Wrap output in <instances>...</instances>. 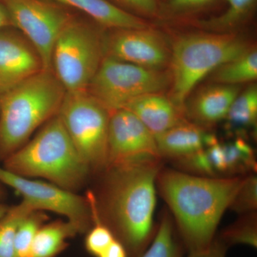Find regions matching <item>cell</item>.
Masks as SVG:
<instances>
[{
    "label": "cell",
    "instance_id": "cell-12",
    "mask_svg": "<svg viewBox=\"0 0 257 257\" xmlns=\"http://www.w3.org/2000/svg\"><path fill=\"white\" fill-rule=\"evenodd\" d=\"M109 111L106 168L162 160L155 136L136 115L124 108Z\"/></svg>",
    "mask_w": 257,
    "mask_h": 257
},
{
    "label": "cell",
    "instance_id": "cell-5",
    "mask_svg": "<svg viewBox=\"0 0 257 257\" xmlns=\"http://www.w3.org/2000/svg\"><path fill=\"white\" fill-rule=\"evenodd\" d=\"M253 45L236 32H202L177 37L171 45L168 96L184 111V104L198 83L221 64L246 52Z\"/></svg>",
    "mask_w": 257,
    "mask_h": 257
},
{
    "label": "cell",
    "instance_id": "cell-32",
    "mask_svg": "<svg viewBox=\"0 0 257 257\" xmlns=\"http://www.w3.org/2000/svg\"><path fill=\"white\" fill-rule=\"evenodd\" d=\"M97 257H128V253L124 245L115 239Z\"/></svg>",
    "mask_w": 257,
    "mask_h": 257
},
{
    "label": "cell",
    "instance_id": "cell-18",
    "mask_svg": "<svg viewBox=\"0 0 257 257\" xmlns=\"http://www.w3.org/2000/svg\"><path fill=\"white\" fill-rule=\"evenodd\" d=\"M78 234V229L67 220L44 224L34 239L30 257L57 256L68 246L67 240Z\"/></svg>",
    "mask_w": 257,
    "mask_h": 257
},
{
    "label": "cell",
    "instance_id": "cell-19",
    "mask_svg": "<svg viewBox=\"0 0 257 257\" xmlns=\"http://www.w3.org/2000/svg\"><path fill=\"white\" fill-rule=\"evenodd\" d=\"M211 83L239 86L257 79V50L253 45L246 52L225 62L209 74Z\"/></svg>",
    "mask_w": 257,
    "mask_h": 257
},
{
    "label": "cell",
    "instance_id": "cell-35",
    "mask_svg": "<svg viewBox=\"0 0 257 257\" xmlns=\"http://www.w3.org/2000/svg\"><path fill=\"white\" fill-rule=\"evenodd\" d=\"M5 196H6V192H5L4 188H3V184L0 183V202H3Z\"/></svg>",
    "mask_w": 257,
    "mask_h": 257
},
{
    "label": "cell",
    "instance_id": "cell-26",
    "mask_svg": "<svg viewBox=\"0 0 257 257\" xmlns=\"http://www.w3.org/2000/svg\"><path fill=\"white\" fill-rule=\"evenodd\" d=\"M48 219L43 211H34L21 221L15 236L17 257H30L31 248L37 231Z\"/></svg>",
    "mask_w": 257,
    "mask_h": 257
},
{
    "label": "cell",
    "instance_id": "cell-10",
    "mask_svg": "<svg viewBox=\"0 0 257 257\" xmlns=\"http://www.w3.org/2000/svg\"><path fill=\"white\" fill-rule=\"evenodd\" d=\"M0 183L14 189L35 210L49 211L60 214L78 229L87 233L92 226V214L87 197L43 181L35 180L0 167Z\"/></svg>",
    "mask_w": 257,
    "mask_h": 257
},
{
    "label": "cell",
    "instance_id": "cell-13",
    "mask_svg": "<svg viewBox=\"0 0 257 257\" xmlns=\"http://www.w3.org/2000/svg\"><path fill=\"white\" fill-rule=\"evenodd\" d=\"M43 69L40 54L21 32L0 29V95Z\"/></svg>",
    "mask_w": 257,
    "mask_h": 257
},
{
    "label": "cell",
    "instance_id": "cell-22",
    "mask_svg": "<svg viewBox=\"0 0 257 257\" xmlns=\"http://www.w3.org/2000/svg\"><path fill=\"white\" fill-rule=\"evenodd\" d=\"M184 249L182 242L176 236L172 219L166 212L151 243L140 257H182Z\"/></svg>",
    "mask_w": 257,
    "mask_h": 257
},
{
    "label": "cell",
    "instance_id": "cell-30",
    "mask_svg": "<svg viewBox=\"0 0 257 257\" xmlns=\"http://www.w3.org/2000/svg\"><path fill=\"white\" fill-rule=\"evenodd\" d=\"M175 162L182 170L187 171L186 173L203 177H216V172L204 149Z\"/></svg>",
    "mask_w": 257,
    "mask_h": 257
},
{
    "label": "cell",
    "instance_id": "cell-20",
    "mask_svg": "<svg viewBox=\"0 0 257 257\" xmlns=\"http://www.w3.org/2000/svg\"><path fill=\"white\" fill-rule=\"evenodd\" d=\"M256 0H226V10L218 16L194 20L193 25L203 31L230 33L236 32L250 18Z\"/></svg>",
    "mask_w": 257,
    "mask_h": 257
},
{
    "label": "cell",
    "instance_id": "cell-8",
    "mask_svg": "<svg viewBox=\"0 0 257 257\" xmlns=\"http://www.w3.org/2000/svg\"><path fill=\"white\" fill-rule=\"evenodd\" d=\"M170 85L169 69H147L104 57L86 91L112 111L144 94L165 92Z\"/></svg>",
    "mask_w": 257,
    "mask_h": 257
},
{
    "label": "cell",
    "instance_id": "cell-31",
    "mask_svg": "<svg viewBox=\"0 0 257 257\" xmlns=\"http://www.w3.org/2000/svg\"><path fill=\"white\" fill-rule=\"evenodd\" d=\"M228 248L224 243L215 236L207 248L198 252L188 253L187 257H226Z\"/></svg>",
    "mask_w": 257,
    "mask_h": 257
},
{
    "label": "cell",
    "instance_id": "cell-4",
    "mask_svg": "<svg viewBox=\"0 0 257 257\" xmlns=\"http://www.w3.org/2000/svg\"><path fill=\"white\" fill-rule=\"evenodd\" d=\"M5 170L27 178H42L76 192L91 171L81 158L59 115L3 162Z\"/></svg>",
    "mask_w": 257,
    "mask_h": 257
},
{
    "label": "cell",
    "instance_id": "cell-7",
    "mask_svg": "<svg viewBox=\"0 0 257 257\" xmlns=\"http://www.w3.org/2000/svg\"><path fill=\"white\" fill-rule=\"evenodd\" d=\"M59 116L91 172L105 170L110 111L87 91L67 92Z\"/></svg>",
    "mask_w": 257,
    "mask_h": 257
},
{
    "label": "cell",
    "instance_id": "cell-14",
    "mask_svg": "<svg viewBox=\"0 0 257 257\" xmlns=\"http://www.w3.org/2000/svg\"><path fill=\"white\" fill-rule=\"evenodd\" d=\"M239 86L216 84L202 87L189 96L184 104V114L193 124L208 128L226 119L235 98L241 92Z\"/></svg>",
    "mask_w": 257,
    "mask_h": 257
},
{
    "label": "cell",
    "instance_id": "cell-21",
    "mask_svg": "<svg viewBox=\"0 0 257 257\" xmlns=\"http://www.w3.org/2000/svg\"><path fill=\"white\" fill-rule=\"evenodd\" d=\"M228 128L241 130L254 128L257 122V87L256 84L240 92L226 115Z\"/></svg>",
    "mask_w": 257,
    "mask_h": 257
},
{
    "label": "cell",
    "instance_id": "cell-1",
    "mask_svg": "<svg viewBox=\"0 0 257 257\" xmlns=\"http://www.w3.org/2000/svg\"><path fill=\"white\" fill-rule=\"evenodd\" d=\"M162 160L106 167L94 207L100 220L124 245L128 257H140L156 229L157 177Z\"/></svg>",
    "mask_w": 257,
    "mask_h": 257
},
{
    "label": "cell",
    "instance_id": "cell-9",
    "mask_svg": "<svg viewBox=\"0 0 257 257\" xmlns=\"http://www.w3.org/2000/svg\"><path fill=\"white\" fill-rule=\"evenodd\" d=\"M13 26L40 54L44 69L52 70V50L59 34L74 16L68 8L45 0H0Z\"/></svg>",
    "mask_w": 257,
    "mask_h": 257
},
{
    "label": "cell",
    "instance_id": "cell-33",
    "mask_svg": "<svg viewBox=\"0 0 257 257\" xmlns=\"http://www.w3.org/2000/svg\"><path fill=\"white\" fill-rule=\"evenodd\" d=\"M8 27H13V24L6 10L0 5V29L8 28Z\"/></svg>",
    "mask_w": 257,
    "mask_h": 257
},
{
    "label": "cell",
    "instance_id": "cell-25",
    "mask_svg": "<svg viewBox=\"0 0 257 257\" xmlns=\"http://www.w3.org/2000/svg\"><path fill=\"white\" fill-rule=\"evenodd\" d=\"M226 173H244L256 170V161L252 147L243 138L222 144Z\"/></svg>",
    "mask_w": 257,
    "mask_h": 257
},
{
    "label": "cell",
    "instance_id": "cell-29",
    "mask_svg": "<svg viewBox=\"0 0 257 257\" xmlns=\"http://www.w3.org/2000/svg\"><path fill=\"white\" fill-rule=\"evenodd\" d=\"M125 13L138 18H157L160 16L161 5L159 0H108Z\"/></svg>",
    "mask_w": 257,
    "mask_h": 257
},
{
    "label": "cell",
    "instance_id": "cell-2",
    "mask_svg": "<svg viewBox=\"0 0 257 257\" xmlns=\"http://www.w3.org/2000/svg\"><path fill=\"white\" fill-rule=\"evenodd\" d=\"M243 177H203L163 169L157 188L175 217L181 242L187 253L207 248Z\"/></svg>",
    "mask_w": 257,
    "mask_h": 257
},
{
    "label": "cell",
    "instance_id": "cell-11",
    "mask_svg": "<svg viewBox=\"0 0 257 257\" xmlns=\"http://www.w3.org/2000/svg\"><path fill=\"white\" fill-rule=\"evenodd\" d=\"M172 46L167 37L153 27L111 29L104 33V54L147 69L165 70L170 67Z\"/></svg>",
    "mask_w": 257,
    "mask_h": 257
},
{
    "label": "cell",
    "instance_id": "cell-24",
    "mask_svg": "<svg viewBox=\"0 0 257 257\" xmlns=\"http://www.w3.org/2000/svg\"><path fill=\"white\" fill-rule=\"evenodd\" d=\"M228 247L236 244L257 247L256 211L243 214L242 217L225 228L217 236Z\"/></svg>",
    "mask_w": 257,
    "mask_h": 257
},
{
    "label": "cell",
    "instance_id": "cell-28",
    "mask_svg": "<svg viewBox=\"0 0 257 257\" xmlns=\"http://www.w3.org/2000/svg\"><path fill=\"white\" fill-rule=\"evenodd\" d=\"M216 0H168L161 5L159 18H180L186 15L197 13L215 3Z\"/></svg>",
    "mask_w": 257,
    "mask_h": 257
},
{
    "label": "cell",
    "instance_id": "cell-27",
    "mask_svg": "<svg viewBox=\"0 0 257 257\" xmlns=\"http://www.w3.org/2000/svg\"><path fill=\"white\" fill-rule=\"evenodd\" d=\"M257 208V177L254 175L243 178L242 184L229 209L245 214L256 211Z\"/></svg>",
    "mask_w": 257,
    "mask_h": 257
},
{
    "label": "cell",
    "instance_id": "cell-15",
    "mask_svg": "<svg viewBox=\"0 0 257 257\" xmlns=\"http://www.w3.org/2000/svg\"><path fill=\"white\" fill-rule=\"evenodd\" d=\"M124 109L136 115L155 137L189 121L184 111L165 92L138 96L130 101Z\"/></svg>",
    "mask_w": 257,
    "mask_h": 257
},
{
    "label": "cell",
    "instance_id": "cell-6",
    "mask_svg": "<svg viewBox=\"0 0 257 257\" xmlns=\"http://www.w3.org/2000/svg\"><path fill=\"white\" fill-rule=\"evenodd\" d=\"M105 30L94 22L73 16L59 34L51 67L67 92L87 90L105 57Z\"/></svg>",
    "mask_w": 257,
    "mask_h": 257
},
{
    "label": "cell",
    "instance_id": "cell-17",
    "mask_svg": "<svg viewBox=\"0 0 257 257\" xmlns=\"http://www.w3.org/2000/svg\"><path fill=\"white\" fill-rule=\"evenodd\" d=\"M206 135L204 128L187 121L155 138L162 159L175 161L204 149Z\"/></svg>",
    "mask_w": 257,
    "mask_h": 257
},
{
    "label": "cell",
    "instance_id": "cell-3",
    "mask_svg": "<svg viewBox=\"0 0 257 257\" xmlns=\"http://www.w3.org/2000/svg\"><path fill=\"white\" fill-rule=\"evenodd\" d=\"M66 93L52 70L43 69L0 95V162L59 114Z\"/></svg>",
    "mask_w": 257,
    "mask_h": 257
},
{
    "label": "cell",
    "instance_id": "cell-23",
    "mask_svg": "<svg viewBox=\"0 0 257 257\" xmlns=\"http://www.w3.org/2000/svg\"><path fill=\"white\" fill-rule=\"evenodd\" d=\"M36 211L26 202L22 201L10 207L0 219V257H17L15 236L19 225L32 211Z\"/></svg>",
    "mask_w": 257,
    "mask_h": 257
},
{
    "label": "cell",
    "instance_id": "cell-34",
    "mask_svg": "<svg viewBox=\"0 0 257 257\" xmlns=\"http://www.w3.org/2000/svg\"><path fill=\"white\" fill-rule=\"evenodd\" d=\"M9 208V206L7 205L4 203L0 202V219L6 214Z\"/></svg>",
    "mask_w": 257,
    "mask_h": 257
},
{
    "label": "cell",
    "instance_id": "cell-16",
    "mask_svg": "<svg viewBox=\"0 0 257 257\" xmlns=\"http://www.w3.org/2000/svg\"><path fill=\"white\" fill-rule=\"evenodd\" d=\"M84 13L105 30L142 29L152 25L146 20L125 13L108 0H45Z\"/></svg>",
    "mask_w": 257,
    "mask_h": 257
}]
</instances>
